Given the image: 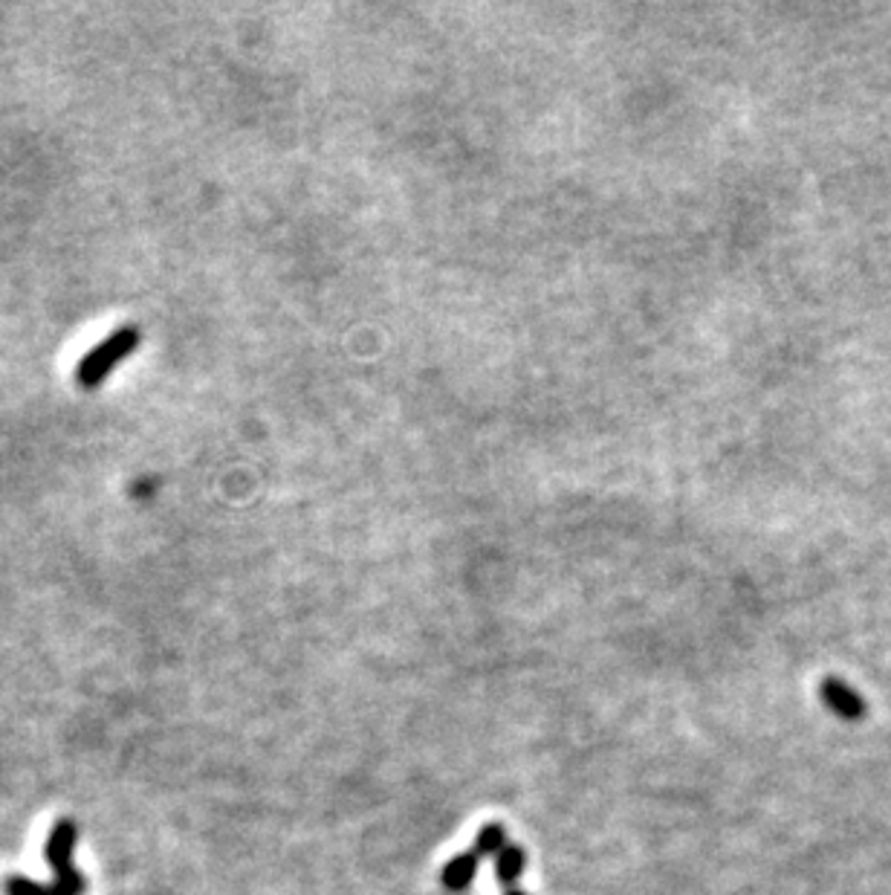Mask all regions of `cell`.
I'll use <instances>...</instances> for the list:
<instances>
[{
    "instance_id": "6",
    "label": "cell",
    "mask_w": 891,
    "mask_h": 895,
    "mask_svg": "<svg viewBox=\"0 0 891 895\" xmlns=\"http://www.w3.org/2000/svg\"><path fill=\"white\" fill-rule=\"evenodd\" d=\"M507 849V832L504 826L498 823H489L483 826L481 832H478V838H475V852L478 855H501Z\"/></svg>"
},
{
    "instance_id": "2",
    "label": "cell",
    "mask_w": 891,
    "mask_h": 895,
    "mask_svg": "<svg viewBox=\"0 0 891 895\" xmlns=\"http://www.w3.org/2000/svg\"><path fill=\"white\" fill-rule=\"evenodd\" d=\"M142 334L137 325H122L113 334L105 336L101 343L87 351L85 357L78 359L76 366V382L82 389H99L101 382L108 380L110 371L131 357L133 351L140 348Z\"/></svg>"
},
{
    "instance_id": "3",
    "label": "cell",
    "mask_w": 891,
    "mask_h": 895,
    "mask_svg": "<svg viewBox=\"0 0 891 895\" xmlns=\"http://www.w3.org/2000/svg\"><path fill=\"white\" fill-rule=\"evenodd\" d=\"M822 701L828 704L839 719L845 722H860L868 713V704L851 684H845L843 678H825L822 681Z\"/></svg>"
},
{
    "instance_id": "5",
    "label": "cell",
    "mask_w": 891,
    "mask_h": 895,
    "mask_svg": "<svg viewBox=\"0 0 891 895\" xmlns=\"http://www.w3.org/2000/svg\"><path fill=\"white\" fill-rule=\"evenodd\" d=\"M524 866H528V855H524V849L521 847H507L504 852L496 858L498 878H501V884L510 889H515V881L521 878Z\"/></svg>"
},
{
    "instance_id": "4",
    "label": "cell",
    "mask_w": 891,
    "mask_h": 895,
    "mask_svg": "<svg viewBox=\"0 0 891 895\" xmlns=\"http://www.w3.org/2000/svg\"><path fill=\"white\" fill-rule=\"evenodd\" d=\"M478 861H481V855L478 852H464V855H458L455 861H449V864L443 866L441 878H443V887L452 889V893H464L469 884H472L475 872H478Z\"/></svg>"
},
{
    "instance_id": "7",
    "label": "cell",
    "mask_w": 891,
    "mask_h": 895,
    "mask_svg": "<svg viewBox=\"0 0 891 895\" xmlns=\"http://www.w3.org/2000/svg\"><path fill=\"white\" fill-rule=\"evenodd\" d=\"M504 895H528V893H521V889H507Z\"/></svg>"
},
{
    "instance_id": "1",
    "label": "cell",
    "mask_w": 891,
    "mask_h": 895,
    "mask_svg": "<svg viewBox=\"0 0 891 895\" xmlns=\"http://www.w3.org/2000/svg\"><path fill=\"white\" fill-rule=\"evenodd\" d=\"M78 841V826L70 818L55 820L50 829L47 864L53 866V884H41V881L24 878V875H9L3 881V893L7 895H85L87 881L85 875L73 866V849Z\"/></svg>"
}]
</instances>
